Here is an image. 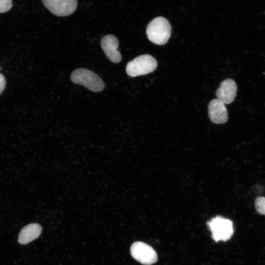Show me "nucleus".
<instances>
[{"mask_svg": "<svg viewBox=\"0 0 265 265\" xmlns=\"http://www.w3.org/2000/svg\"><path fill=\"white\" fill-rule=\"evenodd\" d=\"M171 32V27L168 21L159 17L155 18L148 25L146 34L149 40L159 45L166 44L169 40Z\"/></svg>", "mask_w": 265, "mask_h": 265, "instance_id": "1", "label": "nucleus"}, {"mask_svg": "<svg viewBox=\"0 0 265 265\" xmlns=\"http://www.w3.org/2000/svg\"><path fill=\"white\" fill-rule=\"evenodd\" d=\"M70 79L73 82L82 85L93 92L103 90L105 86L103 80L98 75L85 68L74 70Z\"/></svg>", "mask_w": 265, "mask_h": 265, "instance_id": "2", "label": "nucleus"}, {"mask_svg": "<svg viewBox=\"0 0 265 265\" xmlns=\"http://www.w3.org/2000/svg\"><path fill=\"white\" fill-rule=\"evenodd\" d=\"M157 67L156 59L150 54H145L137 56L129 61L126 70L129 76L135 77L153 72Z\"/></svg>", "mask_w": 265, "mask_h": 265, "instance_id": "3", "label": "nucleus"}, {"mask_svg": "<svg viewBox=\"0 0 265 265\" xmlns=\"http://www.w3.org/2000/svg\"><path fill=\"white\" fill-rule=\"evenodd\" d=\"M211 231L212 238L215 241H227L234 233L233 222L229 219L216 216L207 222Z\"/></svg>", "mask_w": 265, "mask_h": 265, "instance_id": "4", "label": "nucleus"}, {"mask_svg": "<svg viewBox=\"0 0 265 265\" xmlns=\"http://www.w3.org/2000/svg\"><path fill=\"white\" fill-rule=\"evenodd\" d=\"M130 252L134 259L144 265H152L158 260L156 251L151 246L141 241L133 243Z\"/></svg>", "mask_w": 265, "mask_h": 265, "instance_id": "5", "label": "nucleus"}, {"mask_svg": "<svg viewBox=\"0 0 265 265\" xmlns=\"http://www.w3.org/2000/svg\"><path fill=\"white\" fill-rule=\"evenodd\" d=\"M44 5L54 15L64 17L74 12L77 0H42Z\"/></svg>", "mask_w": 265, "mask_h": 265, "instance_id": "6", "label": "nucleus"}, {"mask_svg": "<svg viewBox=\"0 0 265 265\" xmlns=\"http://www.w3.org/2000/svg\"><path fill=\"white\" fill-rule=\"evenodd\" d=\"M119 42L117 38L111 34L104 36L101 41V47L108 59L112 62H120L122 56L118 51Z\"/></svg>", "mask_w": 265, "mask_h": 265, "instance_id": "7", "label": "nucleus"}, {"mask_svg": "<svg viewBox=\"0 0 265 265\" xmlns=\"http://www.w3.org/2000/svg\"><path fill=\"white\" fill-rule=\"evenodd\" d=\"M208 113L210 120L215 124L225 123L228 119V111L225 104L217 98L210 102Z\"/></svg>", "mask_w": 265, "mask_h": 265, "instance_id": "8", "label": "nucleus"}, {"mask_svg": "<svg viewBox=\"0 0 265 265\" xmlns=\"http://www.w3.org/2000/svg\"><path fill=\"white\" fill-rule=\"evenodd\" d=\"M237 91V85L235 81L228 79L221 82L216 91V96L224 104H229L235 100Z\"/></svg>", "mask_w": 265, "mask_h": 265, "instance_id": "9", "label": "nucleus"}, {"mask_svg": "<svg viewBox=\"0 0 265 265\" xmlns=\"http://www.w3.org/2000/svg\"><path fill=\"white\" fill-rule=\"evenodd\" d=\"M42 230V227L39 224H29L24 227L20 232L18 241L21 244H26L38 238Z\"/></svg>", "mask_w": 265, "mask_h": 265, "instance_id": "10", "label": "nucleus"}, {"mask_svg": "<svg viewBox=\"0 0 265 265\" xmlns=\"http://www.w3.org/2000/svg\"><path fill=\"white\" fill-rule=\"evenodd\" d=\"M255 206L257 212L261 214L265 215V197H258L255 201Z\"/></svg>", "mask_w": 265, "mask_h": 265, "instance_id": "11", "label": "nucleus"}, {"mask_svg": "<svg viewBox=\"0 0 265 265\" xmlns=\"http://www.w3.org/2000/svg\"><path fill=\"white\" fill-rule=\"evenodd\" d=\"M12 6V0H0V13L8 11Z\"/></svg>", "mask_w": 265, "mask_h": 265, "instance_id": "12", "label": "nucleus"}, {"mask_svg": "<svg viewBox=\"0 0 265 265\" xmlns=\"http://www.w3.org/2000/svg\"><path fill=\"white\" fill-rule=\"evenodd\" d=\"M6 85V80L4 76L0 73V95L4 90Z\"/></svg>", "mask_w": 265, "mask_h": 265, "instance_id": "13", "label": "nucleus"}, {"mask_svg": "<svg viewBox=\"0 0 265 265\" xmlns=\"http://www.w3.org/2000/svg\"></svg>", "mask_w": 265, "mask_h": 265, "instance_id": "14", "label": "nucleus"}]
</instances>
